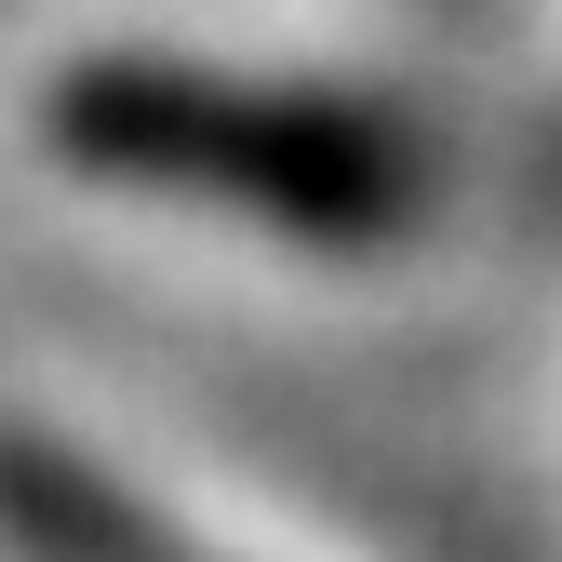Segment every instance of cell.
I'll use <instances>...</instances> for the list:
<instances>
[{
  "label": "cell",
  "instance_id": "cell-1",
  "mask_svg": "<svg viewBox=\"0 0 562 562\" xmlns=\"http://www.w3.org/2000/svg\"><path fill=\"white\" fill-rule=\"evenodd\" d=\"M54 148L201 215H255L281 241H402L429 215V148L362 108V94H281V81H215L175 54H81L54 81Z\"/></svg>",
  "mask_w": 562,
  "mask_h": 562
},
{
  "label": "cell",
  "instance_id": "cell-2",
  "mask_svg": "<svg viewBox=\"0 0 562 562\" xmlns=\"http://www.w3.org/2000/svg\"><path fill=\"white\" fill-rule=\"evenodd\" d=\"M0 536H14L27 562H188L108 469H81L41 429H0Z\"/></svg>",
  "mask_w": 562,
  "mask_h": 562
}]
</instances>
